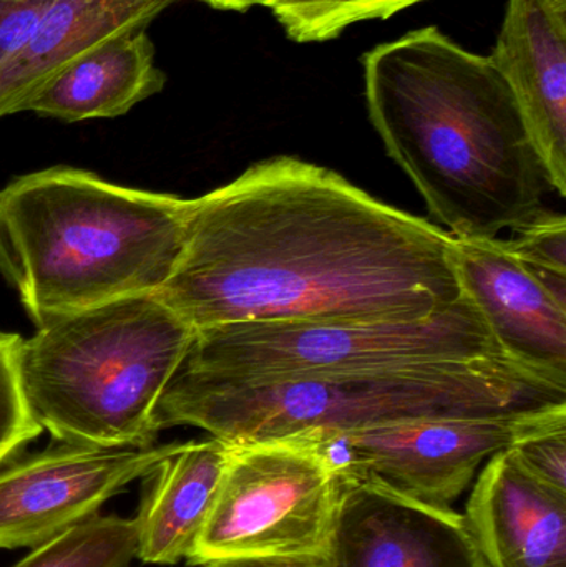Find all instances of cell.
<instances>
[{"label":"cell","mask_w":566,"mask_h":567,"mask_svg":"<svg viewBox=\"0 0 566 567\" xmlns=\"http://www.w3.org/2000/svg\"><path fill=\"white\" fill-rule=\"evenodd\" d=\"M136 553V518L95 515L32 548L12 567H128Z\"/></svg>","instance_id":"17"},{"label":"cell","mask_w":566,"mask_h":567,"mask_svg":"<svg viewBox=\"0 0 566 567\" xmlns=\"http://www.w3.org/2000/svg\"><path fill=\"white\" fill-rule=\"evenodd\" d=\"M455 271L492 336L515 362L566 382V307L501 239L455 238Z\"/></svg>","instance_id":"11"},{"label":"cell","mask_w":566,"mask_h":567,"mask_svg":"<svg viewBox=\"0 0 566 567\" xmlns=\"http://www.w3.org/2000/svg\"><path fill=\"white\" fill-rule=\"evenodd\" d=\"M148 29L110 37L56 73L25 112L62 122L115 118L165 89Z\"/></svg>","instance_id":"15"},{"label":"cell","mask_w":566,"mask_h":567,"mask_svg":"<svg viewBox=\"0 0 566 567\" xmlns=\"http://www.w3.org/2000/svg\"><path fill=\"white\" fill-rule=\"evenodd\" d=\"M566 405V382L514 359L336 379L213 382L173 373L153 423L189 425L231 446L442 416L511 415Z\"/></svg>","instance_id":"4"},{"label":"cell","mask_w":566,"mask_h":567,"mask_svg":"<svg viewBox=\"0 0 566 567\" xmlns=\"http://www.w3.org/2000/svg\"><path fill=\"white\" fill-rule=\"evenodd\" d=\"M53 0H0V65L35 32Z\"/></svg>","instance_id":"22"},{"label":"cell","mask_w":566,"mask_h":567,"mask_svg":"<svg viewBox=\"0 0 566 567\" xmlns=\"http://www.w3.org/2000/svg\"><path fill=\"white\" fill-rule=\"evenodd\" d=\"M508 450L532 476L566 493V406L548 413Z\"/></svg>","instance_id":"20"},{"label":"cell","mask_w":566,"mask_h":567,"mask_svg":"<svg viewBox=\"0 0 566 567\" xmlns=\"http://www.w3.org/2000/svg\"><path fill=\"white\" fill-rule=\"evenodd\" d=\"M199 2H205L206 6L213 7L216 10L246 12V10L253 9V7H268L271 0H199Z\"/></svg>","instance_id":"24"},{"label":"cell","mask_w":566,"mask_h":567,"mask_svg":"<svg viewBox=\"0 0 566 567\" xmlns=\"http://www.w3.org/2000/svg\"><path fill=\"white\" fill-rule=\"evenodd\" d=\"M455 238L315 163L275 156L193 199L156 296L195 330L415 322L462 297Z\"/></svg>","instance_id":"1"},{"label":"cell","mask_w":566,"mask_h":567,"mask_svg":"<svg viewBox=\"0 0 566 567\" xmlns=\"http://www.w3.org/2000/svg\"><path fill=\"white\" fill-rule=\"evenodd\" d=\"M338 485L299 440L235 446L189 565L325 553Z\"/></svg>","instance_id":"7"},{"label":"cell","mask_w":566,"mask_h":567,"mask_svg":"<svg viewBox=\"0 0 566 567\" xmlns=\"http://www.w3.org/2000/svg\"><path fill=\"white\" fill-rule=\"evenodd\" d=\"M502 248L534 271L566 276V219L564 215L542 209L531 221L512 229Z\"/></svg>","instance_id":"21"},{"label":"cell","mask_w":566,"mask_h":567,"mask_svg":"<svg viewBox=\"0 0 566 567\" xmlns=\"http://www.w3.org/2000/svg\"><path fill=\"white\" fill-rule=\"evenodd\" d=\"M465 522L488 567H566V493L532 476L508 449L478 476Z\"/></svg>","instance_id":"13"},{"label":"cell","mask_w":566,"mask_h":567,"mask_svg":"<svg viewBox=\"0 0 566 567\" xmlns=\"http://www.w3.org/2000/svg\"><path fill=\"white\" fill-rule=\"evenodd\" d=\"M329 567H488L464 516L368 482H336Z\"/></svg>","instance_id":"10"},{"label":"cell","mask_w":566,"mask_h":567,"mask_svg":"<svg viewBox=\"0 0 566 567\" xmlns=\"http://www.w3.org/2000/svg\"><path fill=\"white\" fill-rule=\"evenodd\" d=\"M179 0H53L29 42L0 65V118L30 100L66 65L110 37L148 29Z\"/></svg>","instance_id":"14"},{"label":"cell","mask_w":566,"mask_h":567,"mask_svg":"<svg viewBox=\"0 0 566 567\" xmlns=\"http://www.w3.org/2000/svg\"><path fill=\"white\" fill-rule=\"evenodd\" d=\"M504 357L481 310L462 293L447 309L415 322L226 323L196 330L175 373L213 382H278Z\"/></svg>","instance_id":"6"},{"label":"cell","mask_w":566,"mask_h":567,"mask_svg":"<svg viewBox=\"0 0 566 567\" xmlns=\"http://www.w3.org/2000/svg\"><path fill=\"white\" fill-rule=\"evenodd\" d=\"M544 166L566 195V0H508L494 52Z\"/></svg>","instance_id":"12"},{"label":"cell","mask_w":566,"mask_h":567,"mask_svg":"<svg viewBox=\"0 0 566 567\" xmlns=\"http://www.w3.org/2000/svg\"><path fill=\"white\" fill-rule=\"evenodd\" d=\"M22 340L17 333L0 332V466L12 462L43 432L30 412L20 382Z\"/></svg>","instance_id":"19"},{"label":"cell","mask_w":566,"mask_h":567,"mask_svg":"<svg viewBox=\"0 0 566 567\" xmlns=\"http://www.w3.org/2000/svg\"><path fill=\"white\" fill-rule=\"evenodd\" d=\"M199 567H329L325 553L299 556H238L216 559Z\"/></svg>","instance_id":"23"},{"label":"cell","mask_w":566,"mask_h":567,"mask_svg":"<svg viewBox=\"0 0 566 567\" xmlns=\"http://www.w3.org/2000/svg\"><path fill=\"white\" fill-rule=\"evenodd\" d=\"M405 420L349 432L296 436L311 446L336 482H368L429 505L451 506L478 466L511 449L555 410Z\"/></svg>","instance_id":"8"},{"label":"cell","mask_w":566,"mask_h":567,"mask_svg":"<svg viewBox=\"0 0 566 567\" xmlns=\"http://www.w3.org/2000/svg\"><path fill=\"white\" fill-rule=\"evenodd\" d=\"M179 443L143 449L62 443L0 466V549L37 548L150 476Z\"/></svg>","instance_id":"9"},{"label":"cell","mask_w":566,"mask_h":567,"mask_svg":"<svg viewBox=\"0 0 566 567\" xmlns=\"http://www.w3.org/2000/svg\"><path fill=\"white\" fill-rule=\"evenodd\" d=\"M235 446L218 439L179 443L152 473L138 515L136 558L150 565L188 559L215 505Z\"/></svg>","instance_id":"16"},{"label":"cell","mask_w":566,"mask_h":567,"mask_svg":"<svg viewBox=\"0 0 566 567\" xmlns=\"http://www.w3.org/2000/svg\"><path fill=\"white\" fill-rule=\"evenodd\" d=\"M193 199L143 192L75 168L0 189V275L37 327L168 281Z\"/></svg>","instance_id":"3"},{"label":"cell","mask_w":566,"mask_h":567,"mask_svg":"<svg viewBox=\"0 0 566 567\" xmlns=\"http://www.w3.org/2000/svg\"><path fill=\"white\" fill-rule=\"evenodd\" d=\"M369 118L429 213L459 239L498 238L550 185L491 56L425 27L362 55Z\"/></svg>","instance_id":"2"},{"label":"cell","mask_w":566,"mask_h":567,"mask_svg":"<svg viewBox=\"0 0 566 567\" xmlns=\"http://www.w3.org/2000/svg\"><path fill=\"white\" fill-rule=\"evenodd\" d=\"M195 333L156 293L112 300L37 327L19 355L33 419L56 442L152 446L158 435L153 413Z\"/></svg>","instance_id":"5"},{"label":"cell","mask_w":566,"mask_h":567,"mask_svg":"<svg viewBox=\"0 0 566 567\" xmlns=\"http://www.w3.org/2000/svg\"><path fill=\"white\" fill-rule=\"evenodd\" d=\"M421 2L425 0H271L268 7L292 42L321 43L354 23L389 19Z\"/></svg>","instance_id":"18"}]
</instances>
